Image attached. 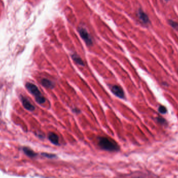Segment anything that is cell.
I'll return each instance as SVG.
<instances>
[{"mask_svg": "<svg viewBox=\"0 0 178 178\" xmlns=\"http://www.w3.org/2000/svg\"><path fill=\"white\" fill-rule=\"evenodd\" d=\"M110 88L112 93L117 97L121 99H123L125 97L124 91L120 86L118 85H112L110 86Z\"/></svg>", "mask_w": 178, "mask_h": 178, "instance_id": "277c9868", "label": "cell"}, {"mask_svg": "<svg viewBox=\"0 0 178 178\" xmlns=\"http://www.w3.org/2000/svg\"><path fill=\"white\" fill-rule=\"evenodd\" d=\"M41 83L44 87L49 89H53V88L55 87V83H53L52 81H50L48 79H42V80L41 81Z\"/></svg>", "mask_w": 178, "mask_h": 178, "instance_id": "ba28073f", "label": "cell"}, {"mask_svg": "<svg viewBox=\"0 0 178 178\" xmlns=\"http://www.w3.org/2000/svg\"><path fill=\"white\" fill-rule=\"evenodd\" d=\"M23 151L26 155L30 157H36L37 155L36 153H34V151L28 147H23Z\"/></svg>", "mask_w": 178, "mask_h": 178, "instance_id": "30bf717a", "label": "cell"}, {"mask_svg": "<svg viewBox=\"0 0 178 178\" xmlns=\"http://www.w3.org/2000/svg\"><path fill=\"white\" fill-rule=\"evenodd\" d=\"M98 144L100 148L105 151L116 152L119 150V147L114 140L105 137L98 138Z\"/></svg>", "mask_w": 178, "mask_h": 178, "instance_id": "6da1fadb", "label": "cell"}, {"mask_svg": "<svg viewBox=\"0 0 178 178\" xmlns=\"http://www.w3.org/2000/svg\"><path fill=\"white\" fill-rule=\"evenodd\" d=\"M42 155L44 157L49 158H55L56 155L54 154H49V153H42Z\"/></svg>", "mask_w": 178, "mask_h": 178, "instance_id": "5bb4252c", "label": "cell"}, {"mask_svg": "<svg viewBox=\"0 0 178 178\" xmlns=\"http://www.w3.org/2000/svg\"><path fill=\"white\" fill-rule=\"evenodd\" d=\"M48 138L53 144L55 145H59V138L57 134L53 132H50L48 134Z\"/></svg>", "mask_w": 178, "mask_h": 178, "instance_id": "52a82bcc", "label": "cell"}, {"mask_svg": "<svg viewBox=\"0 0 178 178\" xmlns=\"http://www.w3.org/2000/svg\"><path fill=\"white\" fill-rule=\"evenodd\" d=\"M71 57H72V60L77 64L81 66L85 65V64H84V62L81 59V57L78 55H77L76 54H72L71 55Z\"/></svg>", "mask_w": 178, "mask_h": 178, "instance_id": "9c48e42d", "label": "cell"}, {"mask_svg": "<svg viewBox=\"0 0 178 178\" xmlns=\"http://www.w3.org/2000/svg\"><path fill=\"white\" fill-rule=\"evenodd\" d=\"M167 109L165 106H160L158 108V111L161 114H165L167 113Z\"/></svg>", "mask_w": 178, "mask_h": 178, "instance_id": "4fadbf2b", "label": "cell"}, {"mask_svg": "<svg viewBox=\"0 0 178 178\" xmlns=\"http://www.w3.org/2000/svg\"><path fill=\"white\" fill-rule=\"evenodd\" d=\"M138 16L140 21L145 25H147L150 23V19L146 13H144L142 10L139 9L138 11Z\"/></svg>", "mask_w": 178, "mask_h": 178, "instance_id": "5b68a950", "label": "cell"}, {"mask_svg": "<svg viewBox=\"0 0 178 178\" xmlns=\"http://www.w3.org/2000/svg\"><path fill=\"white\" fill-rule=\"evenodd\" d=\"M72 110H73V112H74V113H77V114H78V113H80L81 112V111L80 110H78V109L77 108L74 109Z\"/></svg>", "mask_w": 178, "mask_h": 178, "instance_id": "9a60e30c", "label": "cell"}, {"mask_svg": "<svg viewBox=\"0 0 178 178\" xmlns=\"http://www.w3.org/2000/svg\"><path fill=\"white\" fill-rule=\"evenodd\" d=\"M78 32L81 38L85 41V43H86L87 45L91 46L93 44L92 39L85 28L80 26L78 28Z\"/></svg>", "mask_w": 178, "mask_h": 178, "instance_id": "3957f363", "label": "cell"}, {"mask_svg": "<svg viewBox=\"0 0 178 178\" xmlns=\"http://www.w3.org/2000/svg\"><path fill=\"white\" fill-rule=\"evenodd\" d=\"M156 121H157L158 123L163 124V125H166L167 124V121H166L165 119H163L161 117H158V118H156Z\"/></svg>", "mask_w": 178, "mask_h": 178, "instance_id": "7c38bea8", "label": "cell"}, {"mask_svg": "<svg viewBox=\"0 0 178 178\" xmlns=\"http://www.w3.org/2000/svg\"><path fill=\"white\" fill-rule=\"evenodd\" d=\"M167 1H168V0H167Z\"/></svg>", "mask_w": 178, "mask_h": 178, "instance_id": "2e32d148", "label": "cell"}, {"mask_svg": "<svg viewBox=\"0 0 178 178\" xmlns=\"http://www.w3.org/2000/svg\"><path fill=\"white\" fill-rule=\"evenodd\" d=\"M168 23L172 27L174 28V29L178 31V23L176 21H173L172 20H169Z\"/></svg>", "mask_w": 178, "mask_h": 178, "instance_id": "8fae6325", "label": "cell"}, {"mask_svg": "<svg viewBox=\"0 0 178 178\" xmlns=\"http://www.w3.org/2000/svg\"><path fill=\"white\" fill-rule=\"evenodd\" d=\"M21 100L25 108L26 109L30 111H33L34 110V109H35L34 106L31 104L30 102L27 98L21 96Z\"/></svg>", "mask_w": 178, "mask_h": 178, "instance_id": "8992f818", "label": "cell"}, {"mask_svg": "<svg viewBox=\"0 0 178 178\" xmlns=\"http://www.w3.org/2000/svg\"><path fill=\"white\" fill-rule=\"evenodd\" d=\"M26 87L32 95L34 96L36 102L39 104H43L45 102V98L36 85L32 83H27L26 84Z\"/></svg>", "mask_w": 178, "mask_h": 178, "instance_id": "7a4b0ae2", "label": "cell"}]
</instances>
